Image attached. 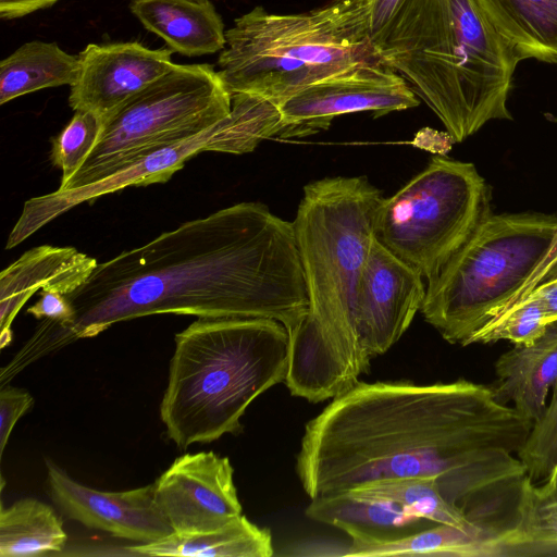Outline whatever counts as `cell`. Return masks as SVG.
<instances>
[{
    "mask_svg": "<svg viewBox=\"0 0 557 557\" xmlns=\"http://www.w3.org/2000/svg\"><path fill=\"white\" fill-rule=\"evenodd\" d=\"M417 95L392 67L376 60L322 79L277 103L285 137L325 129L336 116L369 111L374 117L419 104Z\"/></svg>",
    "mask_w": 557,
    "mask_h": 557,
    "instance_id": "cell-11",
    "label": "cell"
},
{
    "mask_svg": "<svg viewBox=\"0 0 557 557\" xmlns=\"http://www.w3.org/2000/svg\"><path fill=\"white\" fill-rule=\"evenodd\" d=\"M34 399L27 391L3 385L0 391V453L3 455L17 420L29 410Z\"/></svg>",
    "mask_w": 557,
    "mask_h": 557,
    "instance_id": "cell-30",
    "label": "cell"
},
{
    "mask_svg": "<svg viewBox=\"0 0 557 557\" xmlns=\"http://www.w3.org/2000/svg\"><path fill=\"white\" fill-rule=\"evenodd\" d=\"M556 230L555 215L490 212L428 281L424 320L448 343L471 345L541 263Z\"/></svg>",
    "mask_w": 557,
    "mask_h": 557,
    "instance_id": "cell-6",
    "label": "cell"
},
{
    "mask_svg": "<svg viewBox=\"0 0 557 557\" xmlns=\"http://www.w3.org/2000/svg\"><path fill=\"white\" fill-rule=\"evenodd\" d=\"M78 60L69 103L74 111H91L102 119L176 65L171 49L138 42L89 44Z\"/></svg>",
    "mask_w": 557,
    "mask_h": 557,
    "instance_id": "cell-15",
    "label": "cell"
},
{
    "mask_svg": "<svg viewBox=\"0 0 557 557\" xmlns=\"http://www.w3.org/2000/svg\"><path fill=\"white\" fill-rule=\"evenodd\" d=\"M98 265L74 247H34L0 273V348L12 341L11 325L26 301L38 290L67 295L77 289Z\"/></svg>",
    "mask_w": 557,
    "mask_h": 557,
    "instance_id": "cell-16",
    "label": "cell"
},
{
    "mask_svg": "<svg viewBox=\"0 0 557 557\" xmlns=\"http://www.w3.org/2000/svg\"><path fill=\"white\" fill-rule=\"evenodd\" d=\"M65 296L72 320H42L16 354L22 364L117 322L151 314L268 318L290 331L309 308L293 224L259 202L187 221L98 263Z\"/></svg>",
    "mask_w": 557,
    "mask_h": 557,
    "instance_id": "cell-2",
    "label": "cell"
},
{
    "mask_svg": "<svg viewBox=\"0 0 557 557\" xmlns=\"http://www.w3.org/2000/svg\"><path fill=\"white\" fill-rule=\"evenodd\" d=\"M306 516L379 541L398 540L436 524L394 503L360 499L346 492L311 499Z\"/></svg>",
    "mask_w": 557,
    "mask_h": 557,
    "instance_id": "cell-19",
    "label": "cell"
},
{
    "mask_svg": "<svg viewBox=\"0 0 557 557\" xmlns=\"http://www.w3.org/2000/svg\"><path fill=\"white\" fill-rule=\"evenodd\" d=\"M131 552L160 557H270L272 536L240 515L231 522L209 531L172 532L146 544L128 547Z\"/></svg>",
    "mask_w": 557,
    "mask_h": 557,
    "instance_id": "cell-20",
    "label": "cell"
},
{
    "mask_svg": "<svg viewBox=\"0 0 557 557\" xmlns=\"http://www.w3.org/2000/svg\"><path fill=\"white\" fill-rule=\"evenodd\" d=\"M376 60L370 49L345 41L317 9L275 14L256 7L226 30L218 72L232 96L249 94L277 104L309 85Z\"/></svg>",
    "mask_w": 557,
    "mask_h": 557,
    "instance_id": "cell-7",
    "label": "cell"
},
{
    "mask_svg": "<svg viewBox=\"0 0 557 557\" xmlns=\"http://www.w3.org/2000/svg\"><path fill=\"white\" fill-rule=\"evenodd\" d=\"M527 296L541 304L550 323L557 322V274L537 284Z\"/></svg>",
    "mask_w": 557,
    "mask_h": 557,
    "instance_id": "cell-33",
    "label": "cell"
},
{
    "mask_svg": "<svg viewBox=\"0 0 557 557\" xmlns=\"http://www.w3.org/2000/svg\"><path fill=\"white\" fill-rule=\"evenodd\" d=\"M51 496L64 513L82 524L139 544L173 532L154 498V484L123 492H102L83 485L47 461Z\"/></svg>",
    "mask_w": 557,
    "mask_h": 557,
    "instance_id": "cell-14",
    "label": "cell"
},
{
    "mask_svg": "<svg viewBox=\"0 0 557 557\" xmlns=\"http://www.w3.org/2000/svg\"><path fill=\"white\" fill-rule=\"evenodd\" d=\"M549 324L541 304L525 296L485 324L474 335L472 344L498 341H508L515 345L532 344L546 332Z\"/></svg>",
    "mask_w": 557,
    "mask_h": 557,
    "instance_id": "cell-27",
    "label": "cell"
},
{
    "mask_svg": "<svg viewBox=\"0 0 557 557\" xmlns=\"http://www.w3.org/2000/svg\"><path fill=\"white\" fill-rule=\"evenodd\" d=\"M529 533L537 555H557V485L532 486Z\"/></svg>",
    "mask_w": 557,
    "mask_h": 557,
    "instance_id": "cell-29",
    "label": "cell"
},
{
    "mask_svg": "<svg viewBox=\"0 0 557 557\" xmlns=\"http://www.w3.org/2000/svg\"><path fill=\"white\" fill-rule=\"evenodd\" d=\"M533 484L550 486L557 473V384L544 413L518 453Z\"/></svg>",
    "mask_w": 557,
    "mask_h": 557,
    "instance_id": "cell-26",
    "label": "cell"
},
{
    "mask_svg": "<svg viewBox=\"0 0 557 557\" xmlns=\"http://www.w3.org/2000/svg\"><path fill=\"white\" fill-rule=\"evenodd\" d=\"M521 60L557 64V0H479Z\"/></svg>",
    "mask_w": 557,
    "mask_h": 557,
    "instance_id": "cell-21",
    "label": "cell"
},
{
    "mask_svg": "<svg viewBox=\"0 0 557 557\" xmlns=\"http://www.w3.org/2000/svg\"><path fill=\"white\" fill-rule=\"evenodd\" d=\"M346 493L360 499L394 503L436 524L474 528L465 511L444 497L434 478L379 480Z\"/></svg>",
    "mask_w": 557,
    "mask_h": 557,
    "instance_id": "cell-24",
    "label": "cell"
},
{
    "mask_svg": "<svg viewBox=\"0 0 557 557\" xmlns=\"http://www.w3.org/2000/svg\"><path fill=\"white\" fill-rule=\"evenodd\" d=\"M422 275L376 238L355 297V326L361 351L371 362L396 344L421 310Z\"/></svg>",
    "mask_w": 557,
    "mask_h": 557,
    "instance_id": "cell-12",
    "label": "cell"
},
{
    "mask_svg": "<svg viewBox=\"0 0 557 557\" xmlns=\"http://www.w3.org/2000/svg\"><path fill=\"white\" fill-rule=\"evenodd\" d=\"M494 395L535 422L544 413L548 394L557 384V322L534 343L515 345L495 362Z\"/></svg>",
    "mask_w": 557,
    "mask_h": 557,
    "instance_id": "cell-17",
    "label": "cell"
},
{
    "mask_svg": "<svg viewBox=\"0 0 557 557\" xmlns=\"http://www.w3.org/2000/svg\"><path fill=\"white\" fill-rule=\"evenodd\" d=\"M129 10L183 55L212 54L226 46L224 23L209 0H132Z\"/></svg>",
    "mask_w": 557,
    "mask_h": 557,
    "instance_id": "cell-18",
    "label": "cell"
},
{
    "mask_svg": "<svg viewBox=\"0 0 557 557\" xmlns=\"http://www.w3.org/2000/svg\"><path fill=\"white\" fill-rule=\"evenodd\" d=\"M289 334L268 318H199L175 335L160 405L166 435L181 449L236 434L248 406L286 380Z\"/></svg>",
    "mask_w": 557,
    "mask_h": 557,
    "instance_id": "cell-5",
    "label": "cell"
},
{
    "mask_svg": "<svg viewBox=\"0 0 557 557\" xmlns=\"http://www.w3.org/2000/svg\"><path fill=\"white\" fill-rule=\"evenodd\" d=\"M556 485H557V473H556V478H555V480H554V482H553V484L550 486H543V485H539V486H541L543 488H546V490H549V488H553Z\"/></svg>",
    "mask_w": 557,
    "mask_h": 557,
    "instance_id": "cell-35",
    "label": "cell"
},
{
    "mask_svg": "<svg viewBox=\"0 0 557 557\" xmlns=\"http://www.w3.org/2000/svg\"><path fill=\"white\" fill-rule=\"evenodd\" d=\"M283 131L282 116L274 102L249 94L233 95L228 115L208 129L157 150L98 183L71 190L57 189L26 200L9 234L5 248L15 247L44 225L85 201L91 202L128 186L165 183L186 161L200 152H251L262 140L281 135Z\"/></svg>",
    "mask_w": 557,
    "mask_h": 557,
    "instance_id": "cell-10",
    "label": "cell"
},
{
    "mask_svg": "<svg viewBox=\"0 0 557 557\" xmlns=\"http://www.w3.org/2000/svg\"><path fill=\"white\" fill-rule=\"evenodd\" d=\"M555 274H557V230L546 256L536 267L534 272L521 285L503 312L524 298L537 284Z\"/></svg>",
    "mask_w": 557,
    "mask_h": 557,
    "instance_id": "cell-32",
    "label": "cell"
},
{
    "mask_svg": "<svg viewBox=\"0 0 557 557\" xmlns=\"http://www.w3.org/2000/svg\"><path fill=\"white\" fill-rule=\"evenodd\" d=\"M27 313L39 320L63 324L72 320L74 309L65 295L40 289L39 300L27 309Z\"/></svg>",
    "mask_w": 557,
    "mask_h": 557,
    "instance_id": "cell-31",
    "label": "cell"
},
{
    "mask_svg": "<svg viewBox=\"0 0 557 557\" xmlns=\"http://www.w3.org/2000/svg\"><path fill=\"white\" fill-rule=\"evenodd\" d=\"M384 197L366 177H325L305 186L292 222L309 308L290 331L286 385L311 403L359 382L370 361L355 326L357 285L375 239Z\"/></svg>",
    "mask_w": 557,
    "mask_h": 557,
    "instance_id": "cell-3",
    "label": "cell"
},
{
    "mask_svg": "<svg viewBox=\"0 0 557 557\" xmlns=\"http://www.w3.org/2000/svg\"><path fill=\"white\" fill-rule=\"evenodd\" d=\"M58 0H0V16L16 18L49 8Z\"/></svg>",
    "mask_w": 557,
    "mask_h": 557,
    "instance_id": "cell-34",
    "label": "cell"
},
{
    "mask_svg": "<svg viewBox=\"0 0 557 557\" xmlns=\"http://www.w3.org/2000/svg\"><path fill=\"white\" fill-rule=\"evenodd\" d=\"M101 128L100 115L78 110L69 124L51 139V162L62 171L60 186L65 185L82 166L95 147Z\"/></svg>",
    "mask_w": 557,
    "mask_h": 557,
    "instance_id": "cell-28",
    "label": "cell"
},
{
    "mask_svg": "<svg viewBox=\"0 0 557 557\" xmlns=\"http://www.w3.org/2000/svg\"><path fill=\"white\" fill-rule=\"evenodd\" d=\"M153 484L173 532L213 530L242 515L234 469L227 457L213 451L180 456Z\"/></svg>",
    "mask_w": 557,
    "mask_h": 557,
    "instance_id": "cell-13",
    "label": "cell"
},
{
    "mask_svg": "<svg viewBox=\"0 0 557 557\" xmlns=\"http://www.w3.org/2000/svg\"><path fill=\"white\" fill-rule=\"evenodd\" d=\"M78 69V57L55 42H25L0 63V104L40 89L71 87Z\"/></svg>",
    "mask_w": 557,
    "mask_h": 557,
    "instance_id": "cell-22",
    "label": "cell"
},
{
    "mask_svg": "<svg viewBox=\"0 0 557 557\" xmlns=\"http://www.w3.org/2000/svg\"><path fill=\"white\" fill-rule=\"evenodd\" d=\"M67 540L62 520L47 504L24 498L0 510V556L60 553Z\"/></svg>",
    "mask_w": 557,
    "mask_h": 557,
    "instance_id": "cell-23",
    "label": "cell"
},
{
    "mask_svg": "<svg viewBox=\"0 0 557 557\" xmlns=\"http://www.w3.org/2000/svg\"><path fill=\"white\" fill-rule=\"evenodd\" d=\"M232 95L210 64H176L102 119L98 140L59 190L98 183L223 120Z\"/></svg>",
    "mask_w": 557,
    "mask_h": 557,
    "instance_id": "cell-8",
    "label": "cell"
},
{
    "mask_svg": "<svg viewBox=\"0 0 557 557\" xmlns=\"http://www.w3.org/2000/svg\"><path fill=\"white\" fill-rule=\"evenodd\" d=\"M406 1L330 0L315 9L345 41L375 54Z\"/></svg>",
    "mask_w": 557,
    "mask_h": 557,
    "instance_id": "cell-25",
    "label": "cell"
},
{
    "mask_svg": "<svg viewBox=\"0 0 557 557\" xmlns=\"http://www.w3.org/2000/svg\"><path fill=\"white\" fill-rule=\"evenodd\" d=\"M534 422L490 385L358 382L312 420L296 470L310 499L398 478H434L465 513L527 480Z\"/></svg>",
    "mask_w": 557,
    "mask_h": 557,
    "instance_id": "cell-1",
    "label": "cell"
},
{
    "mask_svg": "<svg viewBox=\"0 0 557 557\" xmlns=\"http://www.w3.org/2000/svg\"><path fill=\"white\" fill-rule=\"evenodd\" d=\"M461 143L492 120H511L507 107L521 58L479 0H407L377 47Z\"/></svg>",
    "mask_w": 557,
    "mask_h": 557,
    "instance_id": "cell-4",
    "label": "cell"
},
{
    "mask_svg": "<svg viewBox=\"0 0 557 557\" xmlns=\"http://www.w3.org/2000/svg\"><path fill=\"white\" fill-rule=\"evenodd\" d=\"M490 188L474 164L433 157L396 194L384 198L375 238L433 278L491 211Z\"/></svg>",
    "mask_w": 557,
    "mask_h": 557,
    "instance_id": "cell-9",
    "label": "cell"
}]
</instances>
